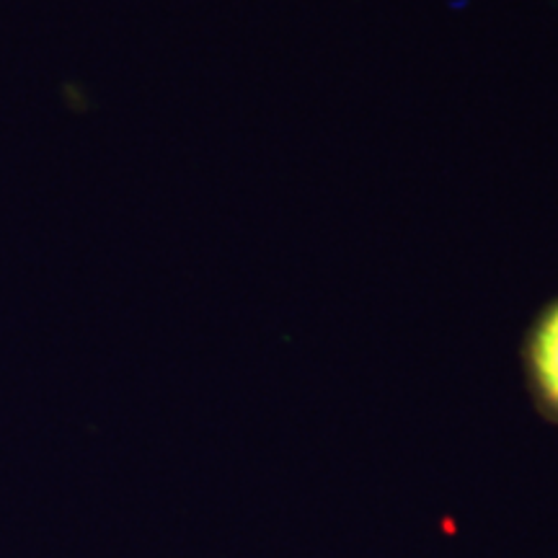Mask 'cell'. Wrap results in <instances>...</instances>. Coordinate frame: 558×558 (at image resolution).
I'll list each match as a JSON object with an SVG mask.
<instances>
[{"instance_id": "1", "label": "cell", "mask_w": 558, "mask_h": 558, "mask_svg": "<svg viewBox=\"0 0 558 558\" xmlns=\"http://www.w3.org/2000/svg\"><path fill=\"white\" fill-rule=\"evenodd\" d=\"M522 375L533 407L558 427V295L527 326L522 339Z\"/></svg>"}]
</instances>
